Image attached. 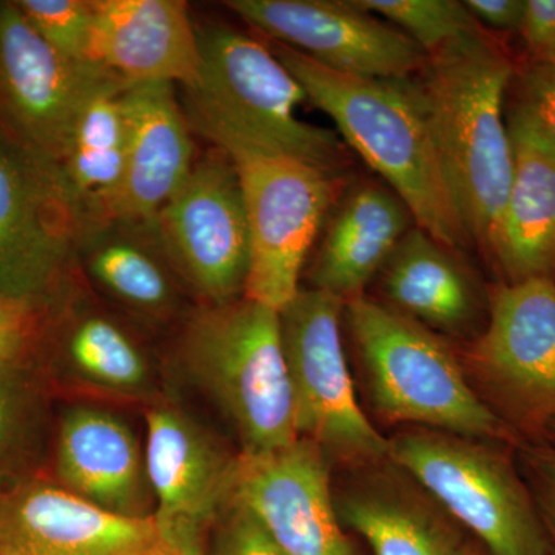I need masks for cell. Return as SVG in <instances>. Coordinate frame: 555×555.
Listing matches in <instances>:
<instances>
[{
  "instance_id": "1",
  "label": "cell",
  "mask_w": 555,
  "mask_h": 555,
  "mask_svg": "<svg viewBox=\"0 0 555 555\" xmlns=\"http://www.w3.org/2000/svg\"><path fill=\"white\" fill-rule=\"evenodd\" d=\"M272 51L308 100L403 201L416 228L449 250L473 243L414 78H360L324 67L283 43L275 42Z\"/></svg>"
},
{
  "instance_id": "2",
  "label": "cell",
  "mask_w": 555,
  "mask_h": 555,
  "mask_svg": "<svg viewBox=\"0 0 555 555\" xmlns=\"http://www.w3.org/2000/svg\"><path fill=\"white\" fill-rule=\"evenodd\" d=\"M511 76L506 51L483 31L430 54L414 76L467 232L491 259L514 173L503 120Z\"/></svg>"
},
{
  "instance_id": "3",
  "label": "cell",
  "mask_w": 555,
  "mask_h": 555,
  "mask_svg": "<svg viewBox=\"0 0 555 555\" xmlns=\"http://www.w3.org/2000/svg\"><path fill=\"white\" fill-rule=\"evenodd\" d=\"M345 312L372 408L383 420L476 440H517L436 332L364 295L349 299Z\"/></svg>"
},
{
  "instance_id": "4",
  "label": "cell",
  "mask_w": 555,
  "mask_h": 555,
  "mask_svg": "<svg viewBox=\"0 0 555 555\" xmlns=\"http://www.w3.org/2000/svg\"><path fill=\"white\" fill-rule=\"evenodd\" d=\"M181 358L235 426L241 454L299 440L278 310L244 295L204 306L185 327Z\"/></svg>"
},
{
  "instance_id": "5",
  "label": "cell",
  "mask_w": 555,
  "mask_h": 555,
  "mask_svg": "<svg viewBox=\"0 0 555 555\" xmlns=\"http://www.w3.org/2000/svg\"><path fill=\"white\" fill-rule=\"evenodd\" d=\"M190 127L225 153L238 177L250 259L244 297L278 310L299 292V276L338 190L332 173L215 120L185 115Z\"/></svg>"
},
{
  "instance_id": "6",
  "label": "cell",
  "mask_w": 555,
  "mask_h": 555,
  "mask_svg": "<svg viewBox=\"0 0 555 555\" xmlns=\"http://www.w3.org/2000/svg\"><path fill=\"white\" fill-rule=\"evenodd\" d=\"M196 35L199 78L188 90L185 115L215 120L332 173L345 167L337 134L299 119L308 94L272 50L224 25L198 28Z\"/></svg>"
},
{
  "instance_id": "7",
  "label": "cell",
  "mask_w": 555,
  "mask_h": 555,
  "mask_svg": "<svg viewBox=\"0 0 555 555\" xmlns=\"http://www.w3.org/2000/svg\"><path fill=\"white\" fill-rule=\"evenodd\" d=\"M389 462L470 529L489 555H550L531 489L491 441L420 427L390 438Z\"/></svg>"
},
{
  "instance_id": "8",
  "label": "cell",
  "mask_w": 555,
  "mask_h": 555,
  "mask_svg": "<svg viewBox=\"0 0 555 555\" xmlns=\"http://www.w3.org/2000/svg\"><path fill=\"white\" fill-rule=\"evenodd\" d=\"M346 302L327 292L299 288L281 310V337L299 438L327 460L353 467L389 462V440L358 403L341 339Z\"/></svg>"
},
{
  "instance_id": "9",
  "label": "cell",
  "mask_w": 555,
  "mask_h": 555,
  "mask_svg": "<svg viewBox=\"0 0 555 555\" xmlns=\"http://www.w3.org/2000/svg\"><path fill=\"white\" fill-rule=\"evenodd\" d=\"M465 363L474 389L507 427L546 433L555 422V281L496 287Z\"/></svg>"
},
{
  "instance_id": "10",
  "label": "cell",
  "mask_w": 555,
  "mask_h": 555,
  "mask_svg": "<svg viewBox=\"0 0 555 555\" xmlns=\"http://www.w3.org/2000/svg\"><path fill=\"white\" fill-rule=\"evenodd\" d=\"M120 82L126 83L101 65L62 56L16 2L0 3V109L21 149L61 188L62 164L80 113L101 90Z\"/></svg>"
},
{
  "instance_id": "11",
  "label": "cell",
  "mask_w": 555,
  "mask_h": 555,
  "mask_svg": "<svg viewBox=\"0 0 555 555\" xmlns=\"http://www.w3.org/2000/svg\"><path fill=\"white\" fill-rule=\"evenodd\" d=\"M150 224L171 264L207 305L243 297L250 238L236 171L215 147Z\"/></svg>"
},
{
  "instance_id": "12",
  "label": "cell",
  "mask_w": 555,
  "mask_h": 555,
  "mask_svg": "<svg viewBox=\"0 0 555 555\" xmlns=\"http://www.w3.org/2000/svg\"><path fill=\"white\" fill-rule=\"evenodd\" d=\"M224 5L276 43L345 75L414 78L429 60L403 31L353 0H230Z\"/></svg>"
},
{
  "instance_id": "13",
  "label": "cell",
  "mask_w": 555,
  "mask_h": 555,
  "mask_svg": "<svg viewBox=\"0 0 555 555\" xmlns=\"http://www.w3.org/2000/svg\"><path fill=\"white\" fill-rule=\"evenodd\" d=\"M230 500L261 520L284 555H357L335 509L328 460L312 441L238 454Z\"/></svg>"
},
{
  "instance_id": "14",
  "label": "cell",
  "mask_w": 555,
  "mask_h": 555,
  "mask_svg": "<svg viewBox=\"0 0 555 555\" xmlns=\"http://www.w3.org/2000/svg\"><path fill=\"white\" fill-rule=\"evenodd\" d=\"M80 221L60 182L0 142V295L47 297Z\"/></svg>"
},
{
  "instance_id": "15",
  "label": "cell",
  "mask_w": 555,
  "mask_h": 555,
  "mask_svg": "<svg viewBox=\"0 0 555 555\" xmlns=\"http://www.w3.org/2000/svg\"><path fill=\"white\" fill-rule=\"evenodd\" d=\"M156 534L155 516H118L64 486L0 483V555H131Z\"/></svg>"
},
{
  "instance_id": "16",
  "label": "cell",
  "mask_w": 555,
  "mask_h": 555,
  "mask_svg": "<svg viewBox=\"0 0 555 555\" xmlns=\"http://www.w3.org/2000/svg\"><path fill=\"white\" fill-rule=\"evenodd\" d=\"M127 158L108 221L152 222L195 166L193 141L173 83L142 82L122 91Z\"/></svg>"
},
{
  "instance_id": "17",
  "label": "cell",
  "mask_w": 555,
  "mask_h": 555,
  "mask_svg": "<svg viewBox=\"0 0 555 555\" xmlns=\"http://www.w3.org/2000/svg\"><path fill=\"white\" fill-rule=\"evenodd\" d=\"M238 455L224 454L189 416L173 408L147 414L145 473L159 526L210 531L232 496Z\"/></svg>"
},
{
  "instance_id": "18",
  "label": "cell",
  "mask_w": 555,
  "mask_h": 555,
  "mask_svg": "<svg viewBox=\"0 0 555 555\" xmlns=\"http://www.w3.org/2000/svg\"><path fill=\"white\" fill-rule=\"evenodd\" d=\"M94 62L127 86L199 78L196 28L181 0H93Z\"/></svg>"
},
{
  "instance_id": "19",
  "label": "cell",
  "mask_w": 555,
  "mask_h": 555,
  "mask_svg": "<svg viewBox=\"0 0 555 555\" xmlns=\"http://www.w3.org/2000/svg\"><path fill=\"white\" fill-rule=\"evenodd\" d=\"M56 470L61 486L87 502L130 518H147L149 486L137 437L116 416L79 408L62 423Z\"/></svg>"
},
{
  "instance_id": "20",
  "label": "cell",
  "mask_w": 555,
  "mask_h": 555,
  "mask_svg": "<svg viewBox=\"0 0 555 555\" xmlns=\"http://www.w3.org/2000/svg\"><path fill=\"white\" fill-rule=\"evenodd\" d=\"M412 221L411 211L392 190L375 184L353 190L328 224L313 259L312 288L345 302L364 295L412 229Z\"/></svg>"
},
{
  "instance_id": "21",
  "label": "cell",
  "mask_w": 555,
  "mask_h": 555,
  "mask_svg": "<svg viewBox=\"0 0 555 555\" xmlns=\"http://www.w3.org/2000/svg\"><path fill=\"white\" fill-rule=\"evenodd\" d=\"M334 502L341 525L363 537L374 555H452L460 546L436 500L390 470H371Z\"/></svg>"
},
{
  "instance_id": "22",
  "label": "cell",
  "mask_w": 555,
  "mask_h": 555,
  "mask_svg": "<svg viewBox=\"0 0 555 555\" xmlns=\"http://www.w3.org/2000/svg\"><path fill=\"white\" fill-rule=\"evenodd\" d=\"M507 130L514 173L494 262L506 283L555 281V160L514 116Z\"/></svg>"
},
{
  "instance_id": "23",
  "label": "cell",
  "mask_w": 555,
  "mask_h": 555,
  "mask_svg": "<svg viewBox=\"0 0 555 555\" xmlns=\"http://www.w3.org/2000/svg\"><path fill=\"white\" fill-rule=\"evenodd\" d=\"M452 251L425 230H409L379 272L390 308L430 331H469L480 312V298Z\"/></svg>"
},
{
  "instance_id": "24",
  "label": "cell",
  "mask_w": 555,
  "mask_h": 555,
  "mask_svg": "<svg viewBox=\"0 0 555 555\" xmlns=\"http://www.w3.org/2000/svg\"><path fill=\"white\" fill-rule=\"evenodd\" d=\"M127 83L101 90L80 113L62 164V188L80 225L82 219L108 221V211L126 173Z\"/></svg>"
},
{
  "instance_id": "25",
  "label": "cell",
  "mask_w": 555,
  "mask_h": 555,
  "mask_svg": "<svg viewBox=\"0 0 555 555\" xmlns=\"http://www.w3.org/2000/svg\"><path fill=\"white\" fill-rule=\"evenodd\" d=\"M91 276L113 297L145 312L169 308L173 287L152 250L122 235H108L91 247Z\"/></svg>"
},
{
  "instance_id": "26",
  "label": "cell",
  "mask_w": 555,
  "mask_h": 555,
  "mask_svg": "<svg viewBox=\"0 0 555 555\" xmlns=\"http://www.w3.org/2000/svg\"><path fill=\"white\" fill-rule=\"evenodd\" d=\"M67 357L80 377L116 390L147 383V363L129 335L108 318H80L67 337Z\"/></svg>"
},
{
  "instance_id": "27",
  "label": "cell",
  "mask_w": 555,
  "mask_h": 555,
  "mask_svg": "<svg viewBox=\"0 0 555 555\" xmlns=\"http://www.w3.org/2000/svg\"><path fill=\"white\" fill-rule=\"evenodd\" d=\"M360 9L393 25L427 56L481 33L465 2L455 0H353Z\"/></svg>"
},
{
  "instance_id": "28",
  "label": "cell",
  "mask_w": 555,
  "mask_h": 555,
  "mask_svg": "<svg viewBox=\"0 0 555 555\" xmlns=\"http://www.w3.org/2000/svg\"><path fill=\"white\" fill-rule=\"evenodd\" d=\"M40 38L67 60L94 64L93 0H16Z\"/></svg>"
},
{
  "instance_id": "29",
  "label": "cell",
  "mask_w": 555,
  "mask_h": 555,
  "mask_svg": "<svg viewBox=\"0 0 555 555\" xmlns=\"http://www.w3.org/2000/svg\"><path fill=\"white\" fill-rule=\"evenodd\" d=\"M43 305L46 297L0 295V378L16 375L38 345L43 327Z\"/></svg>"
},
{
  "instance_id": "30",
  "label": "cell",
  "mask_w": 555,
  "mask_h": 555,
  "mask_svg": "<svg viewBox=\"0 0 555 555\" xmlns=\"http://www.w3.org/2000/svg\"><path fill=\"white\" fill-rule=\"evenodd\" d=\"M206 555H284L266 526L236 500L221 511L207 537Z\"/></svg>"
},
{
  "instance_id": "31",
  "label": "cell",
  "mask_w": 555,
  "mask_h": 555,
  "mask_svg": "<svg viewBox=\"0 0 555 555\" xmlns=\"http://www.w3.org/2000/svg\"><path fill=\"white\" fill-rule=\"evenodd\" d=\"M511 116L520 120L555 160V65L532 64L526 69L520 102Z\"/></svg>"
},
{
  "instance_id": "32",
  "label": "cell",
  "mask_w": 555,
  "mask_h": 555,
  "mask_svg": "<svg viewBox=\"0 0 555 555\" xmlns=\"http://www.w3.org/2000/svg\"><path fill=\"white\" fill-rule=\"evenodd\" d=\"M518 30L534 64L555 65V0H526Z\"/></svg>"
},
{
  "instance_id": "33",
  "label": "cell",
  "mask_w": 555,
  "mask_h": 555,
  "mask_svg": "<svg viewBox=\"0 0 555 555\" xmlns=\"http://www.w3.org/2000/svg\"><path fill=\"white\" fill-rule=\"evenodd\" d=\"M529 489L543 520L555 531V449L529 444L521 449Z\"/></svg>"
},
{
  "instance_id": "34",
  "label": "cell",
  "mask_w": 555,
  "mask_h": 555,
  "mask_svg": "<svg viewBox=\"0 0 555 555\" xmlns=\"http://www.w3.org/2000/svg\"><path fill=\"white\" fill-rule=\"evenodd\" d=\"M208 532L192 526L158 525V534L131 555H206Z\"/></svg>"
},
{
  "instance_id": "35",
  "label": "cell",
  "mask_w": 555,
  "mask_h": 555,
  "mask_svg": "<svg viewBox=\"0 0 555 555\" xmlns=\"http://www.w3.org/2000/svg\"><path fill=\"white\" fill-rule=\"evenodd\" d=\"M524 0H467L474 20L500 30H518L525 14Z\"/></svg>"
},
{
  "instance_id": "36",
  "label": "cell",
  "mask_w": 555,
  "mask_h": 555,
  "mask_svg": "<svg viewBox=\"0 0 555 555\" xmlns=\"http://www.w3.org/2000/svg\"><path fill=\"white\" fill-rule=\"evenodd\" d=\"M11 377L0 378V452L9 443L20 411V397Z\"/></svg>"
},
{
  "instance_id": "37",
  "label": "cell",
  "mask_w": 555,
  "mask_h": 555,
  "mask_svg": "<svg viewBox=\"0 0 555 555\" xmlns=\"http://www.w3.org/2000/svg\"><path fill=\"white\" fill-rule=\"evenodd\" d=\"M452 555H481L480 553H477L474 547L470 546H459L455 550V553Z\"/></svg>"
},
{
  "instance_id": "38",
  "label": "cell",
  "mask_w": 555,
  "mask_h": 555,
  "mask_svg": "<svg viewBox=\"0 0 555 555\" xmlns=\"http://www.w3.org/2000/svg\"><path fill=\"white\" fill-rule=\"evenodd\" d=\"M546 434L555 438V422L551 423L550 427H547Z\"/></svg>"
},
{
  "instance_id": "39",
  "label": "cell",
  "mask_w": 555,
  "mask_h": 555,
  "mask_svg": "<svg viewBox=\"0 0 555 555\" xmlns=\"http://www.w3.org/2000/svg\"><path fill=\"white\" fill-rule=\"evenodd\" d=\"M555 555V554H554Z\"/></svg>"
}]
</instances>
